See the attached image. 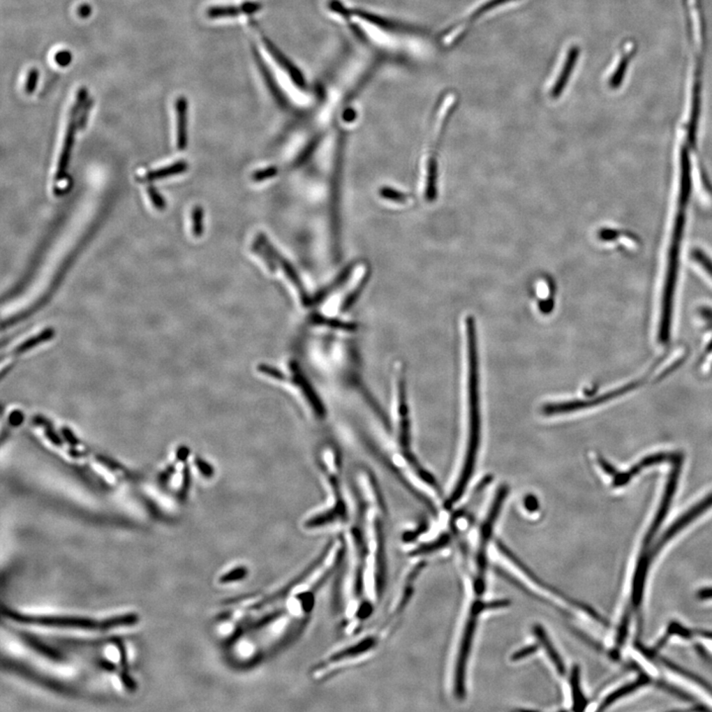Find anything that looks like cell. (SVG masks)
<instances>
[{"label": "cell", "instance_id": "19", "mask_svg": "<svg viewBox=\"0 0 712 712\" xmlns=\"http://www.w3.org/2000/svg\"><path fill=\"white\" fill-rule=\"evenodd\" d=\"M450 534L443 533L441 534L439 537L436 538V540L424 543V544L420 545L419 547L415 548L413 551L410 552V556L417 557L422 556V555L431 554V553L438 551V550L445 548L446 546L450 544Z\"/></svg>", "mask_w": 712, "mask_h": 712}, {"label": "cell", "instance_id": "28", "mask_svg": "<svg viewBox=\"0 0 712 712\" xmlns=\"http://www.w3.org/2000/svg\"><path fill=\"white\" fill-rule=\"evenodd\" d=\"M537 650V645H528V646L521 648L519 651L512 655V661H521V660L528 658V657L533 655Z\"/></svg>", "mask_w": 712, "mask_h": 712}, {"label": "cell", "instance_id": "25", "mask_svg": "<svg viewBox=\"0 0 712 712\" xmlns=\"http://www.w3.org/2000/svg\"><path fill=\"white\" fill-rule=\"evenodd\" d=\"M94 105V101L90 98H87L85 103L83 104L82 110H80V116H78L77 126L78 130L82 131L87 127V120H89V116L90 113V109Z\"/></svg>", "mask_w": 712, "mask_h": 712}, {"label": "cell", "instance_id": "13", "mask_svg": "<svg viewBox=\"0 0 712 712\" xmlns=\"http://www.w3.org/2000/svg\"><path fill=\"white\" fill-rule=\"evenodd\" d=\"M261 9V4L258 2H246L241 6H213L207 10L209 18L236 17L239 14H251Z\"/></svg>", "mask_w": 712, "mask_h": 712}, {"label": "cell", "instance_id": "31", "mask_svg": "<svg viewBox=\"0 0 712 712\" xmlns=\"http://www.w3.org/2000/svg\"><path fill=\"white\" fill-rule=\"evenodd\" d=\"M71 59H73V56H71L70 52L68 51L59 52V53L56 54V57H54V61H56L57 64L61 66L70 65Z\"/></svg>", "mask_w": 712, "mask_h": 712}, {"label": "cell", "instance_id": "22", "mask_svg": "<svg viewBox=\"0 0 712 712\" xmlns=\"http://www.w3.org/2000/svg\"><path fill=\"white\" fill-rule=\"evenodd\" d=\"M147 193H148L149 200L151 201L154 207L156 208V210H165L166 208L165 200L153 184H149L148 186H147Z\"/></svg>", "mask_w": 712, "mask_h": 712}, {"label": "cell", "instance_id": "1", "mask_svg": "<svg viewBox=\"0 0 712 712\" xmlns=\"http://www.w3.org/2000/svg\"><path fill=\"white\" fill-rule=\"evenodd\" d=\"M343 555L344 541L339 534L291 578L232 602L225 644L237 667L255 668L301 637L312 618L318 593L336 576Z\"/></svg>", "mask_w": 712, "mask_h": 712}, {"label": "cell", "instance_id": "6", "mask_svg": "<svg viewBox=\"0 0 712 712\" xmlns=\"http://www.w3.org/2000/svg\"><path fill=\"white\" fill-rule=\"evenodd\" d=\"M405 376L403 373L399 376L398 380V410L399 417H400V445L402 446L403 454L405 455L406 459L410 463L412 468L414 469L415 474L424 481V483L427 484L429 487L434 489L438 494L441 493L440 486H439L438 480L433 476V474L429 473L427 471L424 467L420 464L417 461V458L414 457L412 451H410V422L409 417V410H408L407 403V393H406V381Z\"/></svg>", "mask_w": 712, "mask_h": 712}, {"label": "cell", "instance_id": "17", "mask_svg": "<svg viewBox=\"0 0 712 712\" xmlns=\"http://www.w3.org/2000/svg\"><path fill=\"white\" fill-rule=\"evenodd\" d=\"M187 170H188V163L186 161H177V163H172V165L146 173V175L141 180L144 182H151L154 180L163 179V178L179 175V173L186 172Z\"/></svg>", "mask_w": 712, "mask_h": 712}, {"label": "cell", "instance_id": "3", "mask_svg": "<svg viewBox=\"0 0 712 712\" xmlns=\"http://www.w3.org/2000/svg\"><path fill=\"white\" fill-rule=\"evenodd\" d=\"M415 579L417 578L409 573L397 602L378 623L363 628L357 635L348 638V643L334 648L313 664L309 670L311 680L316 683L327 682L344 672L371 662L390 635L393 624L409 605L414 593Z\"/></svg>", "mask_w": 712, "mask_h": 712}, {"label": "cell", "instance_id": "14", "mask_svg": "<svg viewBox=\"0 0 712 712\" xmlns=\"http://www.w3.org/2000/svg\"><path fill=\"white\" fill-rule=\"evenodd\" d=\"M263 40H265V46H267L270 54H272L273 58H274L275 61L279 64V66H281L283 70L287 71V73L290 75L292 80L295 82V84L300 87H305V77H304L302 73H301V71H299L298 68H297L296 66H294L293 64H292L291 61H289V59H287L276 47H275V45L273 44V43L270 42L269 40L267 39V38H265Z\"/></svg>", "mask_w": 712, "mask_h": 712}, {"label": "cell", "instance_id": "16", "mask_svg": "<svg viewBox=\"0 0 712 712\" xmlns=\"http://www.w3.org/2000/svg\"><path fill=\"white\" fill-rule=\"evenodd\" d=\"M580 668L574 666L570 674L569 683L571 685L572 697H573V711H581L588 706L587 699L581 692Z\"/></svg>", "mask_w": 712, "mask_h": 712}, {"label": "cell", "instance_id": "11", "mask_svg": "<svg viewBox=\"0 0 712 712\" xmlns=\"http://www.w3.org/2000/svg\"><path fill=\"white\" fill-rule=\"evenodd\" d=\"M497 546L498 549L500 550V551L502 552L505 557L509 558V560H510V561L512 562V564L516 565L517 568L521 570L522 573H524V575L528 577L529 580L533 581L534 584H536V585L540 586V587L542 588L543 590H546L547 591V592L551 593L552 595H556V597L559 598V599L565 600V602H566L567 604L573 605V607H579V609H581V611L587 612V614H590L591 616H593V618L602 621V619L600 618V616H598V614H595V611H593V609H590V607H588V605L581 604V602H577V600L572 599V598L569 597L568 595H566V593H564L563 592H562V591H560L559 588H557L556 587H554V586L548 584L547 581L542 580V579H541L540 576H537V574L534 573L533 570L529 568L528 565L524 564V562H522L521 560L519 559V558L517 557L516 554H514V553L510 551L509 548H507V546L504 544V543L500 542V541H497Z\"/></svg>", "mask_w": 712, "mask_h": 712}, {"label": "cell", "instance_id": "15", "mask_svg": "<svg viewBox=\"0 0 712 712\" xmlns=\"http://www.w3.org/2000/svg\"><path fill=\"white\" fill-rule=\"evenodd\" d=\"M187 99L180 96L175 103L177 117V149L184 151L187 147Z\"/></svg>", "mask_w": 712, "mask_h": 712}, {"label": "cell", "instance_id": "9", "mask_svg": "<svg viewBox=\"0 0 712 712\" xmlns=\"http://www.w3.org/2000/svg\"><path fill=\"white\" fill-rule=\"evenodd\" d=\"M646 377H645V378H642L639 381L632 382V383L621 387V388H617L616 390L602 394L599 397L588 399V400H572L565 401V402L546 403V405L543 406L542 409H541V413L544 415H547V417H553V415L570 414V413L578 412V410L595 407V406H599L600 403H604L607 402V401L612 400V399L623 396V394L635 390L637 387L643 385L646 382Z\"/></svg>", "mask_w": 712, "mask_h": 712}, {"label": "cell", "instance_id": "4", "mask_svg": "<svg viewBox=\"0 0 712 712\" xmlns=\"http://www.w3.org/2000/svg\"><path fill=\"white\" fill-rule=\"evenodd\" d=\"M468 353V438L466 452L463 461L459 478L450 497L446 498L445 507L450 510L458 500H461L465 490L471 480L476 466L477 457L481 443L480 393H479V353L477 338L476 320L473 316L465 319Z\"/></svg>", "mask_w": 712, "mask_h": 712}, {"label": "cell", "instance_id": "26", "mask_svg": "<svg viewBox=\"0 0 712 712\" xmlns=\"http://www.w3.org/2000/svg\"><path fill=\"white\" fill-rule=\"evenodd\" d=\"M381 195L389 200L400 202V203H403L409 199V196L406 194L401 193L397 190L387 188V187L381 190Z\"/></svg>", "mask_w": 712, "mask_h": 712}, {"label": "cell", "instance_id": "32", "mask_svg": "<svg viewBox=\"0 0 712 712\" xmlns=\"http://www.w3.org/2000/svg\"><path fill=\"white\" fill-rule=\"evenodd\" d=\"M276 172L277 170L275 168H267V170H263V172L256 173V175H255V179L256 180L265 179V178L273 177V175H275V173Z\"/></svg>", "mask_w": 712, "mask_h": 712}, {"label": "cell", "instance_id": "18", "mask_svg": "<svg viewBox=\"0 0 712 712\" xmlns=\"http://www.w3.org/2000/svg\"><path fill=\"white\" fill-rule=\"evenodd\" d=\"M579 56V49L577 47H574L571 51H569L568 59H567L566 64H565V68L563 71H561L559 77H558L556 82L553 84L551 96L553 98H557L561 94L562 90L564 89L565 84L567 82V78H568L570 73L573 70V66L575 65L577 57Z\"/></svg>", "mask_w": 712, "mask_h": 712}, {"label": "cell", "instance_id": "23", "mask_svg": "<svg viewBox=\"0 0 712 712\" xmlns=\"http://www.w3.org/2000/svg\"><path fill=\"white\" fill-rule=\"evenodd\" d=\"M427 528H429V524H427V521H422L417 528L413 529V531H406V533L403 534L402 540L403 542H415V541L417 540L422 534L426 533Z\"/></svg>", "mask_w": 712, "mask_h": 712}, {"label": "cell", "instance_id": "8", "mask_svg": "<svg viewBox=\"0 0 712 712\" xmlns=\"http://www.w3.org/2000/svg\"><path fill=\"white\" fill-rule=\"evenodd\" d=\"M485 611V602L476 600V602H473V605H471V609H470L468 618H467L466 624H465L464 630H463L454 674V692L455 697L458 699H464L465 694H466V692H465V678H466L467 662H468L472 644H473L475 631H476L479 616Z\"/></svg>", "mask_w": 712, "mask_h": 712}, {"label": "cell", "instance_id": "21", "mask_svg": "<svg viewBox=\"0 0 712 712\" xmlns=\"http://www.w3.org/2000/svg\"><path fill=\"white\" fill-rule=\"evenodd\" d=\"M203 214L201 206H196L192 210V230L195 237H200L203 232Z\"/></svg>", "mask_w": 712, "mask_h": 712}, {"label": "cell", "instance_id": "12", "mask_svg": "<svg viewBox=\"0 0 712 712\" xmlns=\"http://www.w3.org/2000/svg\"><path fill=\"white\" fill-rule=\"evenodd\" d=\"M533 635L535 636L536 639L540 642V646L543 648L546 654H547L548 658L552 662L553 666L555 667L558 674L561 676H564L566 674V667L559 653H558L556 648L553 645L551 639L546 632L545 629L540 625V624H535L533 628Z\"/></svg>", "mask_w": 712, "mask_h": 712}, {"label": "cell", "instance_id": "27", "mask_svg": "<svg viewBox=\"0 0 712 712\" xmlns=\"http://www.w3.org/2000/svg\"><path fill=\"white\" fill-rule=\"evenodd\" d=\"M38 80H39V71L37 68H32V70H30L29 73H28L27 80H26V94H31L35 91Z\"/></svg>", "mask_w": 712, "mask_h": 712}, {"label": "cell", "instance_id": "33", "mask_svg": "<svg viewBox=\"0 0 712 712\" xmlns=\"http://www.w3.org/2000/svg\"><path fill=\"white\" fill-rule=\"evenodd\" d=\"M90 13H91V7H90L89 4H83V6L78 8V15H80V17H89Z\"/></svg>", "mask_w": 712, "mask_h": 712}, {"label": "cell", "instance_id": "5", "mask_svg": "<svg viewBox=\"0 0 712 712\" xmlns=\"http://www.w3.org/2000/svg\"><path fill=\"white\" fill-rule=\"evenodd\" d=\"M510 489L507 485H502L498 489L494 498L492 505L487 514L486 519L482 524L480 542L476 556L477 576L474 581V591L477 595H482L486 590L487 548L492 538L493 529L500 516L505 498L509 495Z\"/></svg>", "mask_w": 712, "mask_h": 712}, {"label": "cell", "instance_id": "2", "mask_svg": "<svg viewBox=\"0 0 712 712\" xmlns=\"http://www.w3.org/2000/svg\"><path fill=\"white\" fill-rule=\"evenodd\" d=\"M383 497L373 479L360 482L355 509L344 528V555L336 574L334 609L339 630L350 638L365 628L383 599L388 555Z\"/></svg>", "mask_w": 712, "mask_h": 712}, {"label": "cell", "instance_id": "24", "mask_svg": "<svg viewBox=\"0 0 712 712\" xmlns=\"http://www.w3.org/2000/svg\"><path fill=\"white\" fill-rule=\"evenodd\" d=\"M630 54H631L630 53L625 54V56L623 57V59H621L618 68H617L616 73H614V77H612L611 78L612 87H617V85H618L619 83L621 82V80H623L624 71H625L626 68H628L629 59H630Z\"/></svg>", "mask_w": 712, "mask_h": 712}, {"label": "cell", "instance_id": "30", "mask_svg": "<svg viewBox=\"0 0 712 712\" xmlns=\"http://www.w3.org/2000/svg\"><path fill=\"white\" fill-rule=\"evenodd\" d=\"M524 505L528 512H535L540 509V502H538L537 498L533 495L526 496L524 498Z\"/></svg>", "mask_w": 712, "mask_h": 712}, {"label": "cell", "instance_id": "7", "mask_svg": "<svg viewBox=\"0 0 712 712\" xmlns=\"http://www.w3.org/2000/svg\"><path fill=\"white\" fill-rule=\"evenodd\" d=\"M15 621H22L25 623L42 624L46 626H57V628H71L82 629H112L125 624L134 623L136 621V616L126 614L123 616H116L113 618L105 619V621H95V619L82 618V617L68 616H26L13 614Z\"/></svg>", "mask_w": 712, "mask_h": 712}, {"label": "cell", "instance_id": "20", "mask_svg": "<svg viewBox=\"0 0 712 712\" xmlns=\"http://www.w3.org/2000/svg\"><path fill=\"white\" fill-rule=\"evenodd\" d=\"M249 574V569L246 565L237 564L232 566L229 571L225 572L220 577L221 584H236L246 580Z\"/></svg>", "mask_w": 712, "mask_h": 712}, {"label": "cell", "instance_id": "10", "mask_svg": "<svg viewBox=\"0 0 712 712\" xmlns=\"http://www.w3.org/2000/svg\"><path fill=\"white\" fill-rule=\"evenodd\" d=\"M87 98H89V90L85 89V87H82V89L78 90L75 104H73V108H71L65 141H64L63 149H61V156H59L58 170H57L56 177H54V184H58L59 182L63 181L66 177V173H68L71 154V151H73V144H75V133L78 130V116H80V110H82L83 104L85 103Z\"/></svg>", "mask_w": 712, "mask_h": 712}, {"label": "cell", "instance_id": "29", "mask_svg": "<svg viewBox=\"0 0 712 712\" xmlns=\"http://www.w3.org/2000/svg\"><path fill=\"white\" fill-rule=\"evenodd\" d=\"M692 256H694L695 260H697V262H699V265H702V267H704V269H706V272L712 276V261L709 260V258H707L702 251H699V249H697V251H695L694 253H692Z\"/></svg>", "mask_w": 712, "mask_h": 712}]
</instances>
